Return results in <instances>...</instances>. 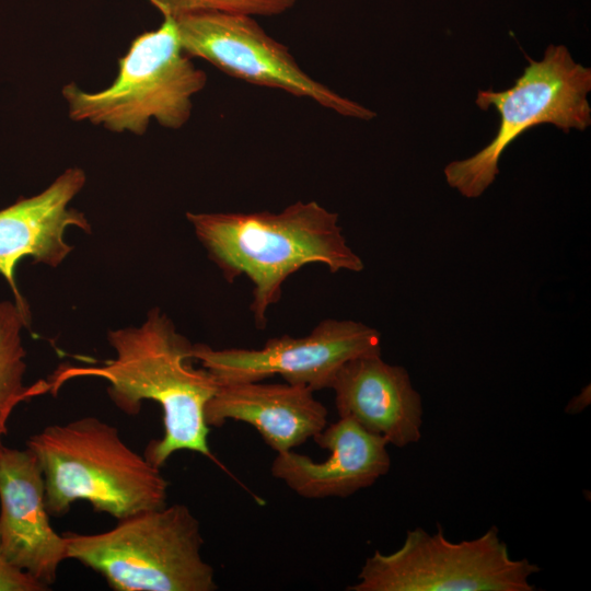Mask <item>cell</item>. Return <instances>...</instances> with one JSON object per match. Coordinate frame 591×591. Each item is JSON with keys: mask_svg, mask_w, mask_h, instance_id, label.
<instances>
[{"mask_svg": "<svg viewBox=\"0 0 591 591\" xmlns=\"http://www.w3.org/2000/svg\"><path fill=\"white\" fill-rule=\"evenodd\" d=\"M49 518L35 454L0 443V546L13 566L48 588L68 559L65 536Z\"/></svg>", "mask_w": 591, "mask_h": 591, "instance_id": "obj_10", "label": "cell"}, {"mask_svg": "<svg viewBox=\"0 0 591 591\" xmlns=\"http://www.w3.org/2000/svg\"><path fill=\"white\" fill-rule=\"evenodd\" d=\"M107 339L114 358L99 366L60 368L46 383L47 390L56 392L74 378H101L108 383L109 398L124 414H139L143 401L161 406L164 433L151 440L143 454L152 465L161 468L182 450L217 462L208 443L205 407L218 381L204 367H194V344L158 308L140 326L108 331Z\"/></svg>", "mask_w": 591, "mask_h": 591, "instance_id": "obj_1", "label": "cell"}, {"mask_svg": "<svg viewBox=\"0 0 591 591\" xmlns=\"http://www.w3.org/2000/svg\"><path fill=\"white\" fill-rule=\"evenodd\" d=\"M331 389L338 417L352 419L397 448L420 440L421 396L405 368L385 362L381 355L361 356L339 369Z\"/></svg>", "mask_w": 591, "mask_h": 591, "instance_id": "obj_13", "label": "cell"}, {"mask_svg": "<svg viewBox=\"0 0 591 591\" xmlns=\"http://www.w3.org/2000/svg\"><path fill=\"white\" fill-rule=\"evenodd\" d=\"M85 183L82 169L69 167L39 194L20 198L0 210V274L11 288L15 304L28 318V304L15 281L16 265L31 256L35 263L57 267L73 250L65 240L66 230L76 227L91 233L84 213L70 207Z\"/></svg>", "mask_w": 591, "mask_h": 591, "instance_id": "obj_11", "label": "cell"}, {"mask_svg": "<svg viewBox=\"0 0 591 591\" xmlns=\"http://www.w3.org/2000/svg\"><path fill=\"white\" fill-rule=\"evenodd\" d=\"M528 61L511 88L477 93L479 108H496L499 127L480 151L445 166L447 183L464 197H479L493 184L503 151L530 128L552 124L569 132L572 128L584 130L591 124L589 67L576 62L564 45H549L541 60L528 57Z\"/></svg>", "mask_w": 591, "mask_h": 591, "instance_id": "obj_6", "label": "cell"}, {"mask_svg": "<svg viewBox=\"0 0 591 591\" xmlns=\"http://www.w3.org/2000/svg\"><path fill=\"white\" fill-rule=\"evenodd\" d=\"M329 451L323 462L292 450L274 459L271 475L305 499L347 498L372 486L391 468L387 441L350 418H340L314 438Z\"/></svg>", "mask_w": 591, "mask_h": 591, "instance_id": "obj_12", "label": "cell"}, {"mask_svg": "<svg viewBox=\"0 0 591 591\" xmlns=\"http://www.w3.org/2000/svg\"><path fill=\"white\" fill-rule=\"evenodd\" d=\"M49 588L13 566L0 546V591H46Z\"/></svg>", "mask_w": 591, "mask_h": 591, "instance_id": "obj_17", "label": "cell"}, {"mask_svg": "<svg viewBox=\"0 0 591 591\" xmlns=\"http://www.w3.org/2000/svg\"><path fill=\"white\" fill-rule=\"evenodd\" d=\"M15 302H0V443L8 433V421L14 408L23 401L47 391L44 382L33 386L24 384L26 351L22 343L23 327H30Z\"/></svg>", "mask_w": 591, "mask_h": 591, "instance_id": "obj_15", "label": "cell"}, {"mask_svg": "<svg viewBox=\"0 0 591 591\" xmlns=\"http://www.w3.org/2000/svg\"><path fill=\"white\" fill-rule=\"evenodd\" d=\"M192 355L218 382L263 381L278 374L285 382L317 391L331 389L349 360L381 355V335L361 322L327 318L306 336L269 338L260 349L194 344Z\"/></svg>", "mask_w": 591, "mask_h": 591, "instance_id": "obj_9", "label": "cell"}, {"mask_svg": "<svg viewBox=\"0 0 591 591\" xmlns=\"http://www.w3.org/2000/svg\"><path fill=\"white\" fill-rule=\"evenodd\" d=\"M162 14L172 18L199 12L222 11L248 15H278L292 8L297 0H150Z\"/></svg>", "mask_w": 591, "mask_h": 591, "instance_id": "obj_16", "label": "cell"}, {"mask_svg": "<svg viewBox=\"0 0 591 591\" xmlns=\"http://www.w3.org/2000/svg\"><path fill=\"white\" fill-rule=\"evenodd\" d=\"M301 384L262 381L218 382L205 407L208 427L228 420L251 425L277 453L292 450L318 434L327 424V408Z\"/></svg>", "mask_w": 591, "mask_h": 591, "instance_id": "obj_14", "label": "cell"}, {"mask_svg": "<svg viewBox=\"0 0 591 591\" xmlns=\"http://www.w3.org/2000/svg\"><path fill=\"white\" fill-rule=\"evenodd\" d=\"M253 15L199 11L174 16L183 51L250 84L306 97L339 115L370 120L375 113L311 78L289 48L269 36Z\"/></svg>", "mask_w": 591, "mask_h": 591, "instance_id": "obj_8", "label": "cell"}, {"mask_svg": "<svg viewBox=\"0 0 591 591\" xmlns=\"http://www.w3.org/2000/svg\"><path fill=\"white\" fill-rule=\"evenodd\" d=\"M67 558L100 573L115 591H215L201 554L198 519L182 503L141 511L111 530L63 533Z\"/></svg>", "mask_w": 591, "mask_h": 591, "instance_id": "obj_4", "label": "cell"}, {"mask_svg": "<svg viewBox=\"0 0 591 591\" xmlns=\"http://www.w3.org/2000/svg\"><path fill=\"white\" fill-rule=\"evenodd\" d=\"M163 18L157 30L134 38L106 89L89 92L73 82L62 88L72 120L137 136L152 119L167 129L189 120L193 97L206 86L207 74L183 51L173 18Z\"/></svg>", "mask_w": 591, "mask_h": 591, "instance_id": "obj_5", "label": "cell"}, {"mask_svg": "<svg viewBox=\"0 0 591 591\" xmlns=\"http://www.w3.org/2000/svg\"><path fill=\"white\" fill-rule=\"evenodd\" d=\"M540 567L514 559L498 529L451 542L438 524L434 533L422 528L407 532L391 554L375 551L348 591H532L530 577Z\"/></svg>", "mask_w": 591, "mask_h": 591, "instance_id": "obj_7", "label": "cell"}, {"mask_svg": "<svg viewBox=\"0 0 591 591\" xmlns=\"http://www.w3.org/2000/svg\"><path fill=\"white\" fill-rule=\"evenodd\" d=\"M26 448L42 468L50 515H63L77 501L117 520L166 506L169 482L161 468L100 418L47 426L27 439Z\"/></svg>", "mask_w": 591, "mask_h": 591, "instance_id": "obj_3", "label": "cell"}, {"mask_svg": "<svg viewBox=\"0 0 591 591\" xmlns=\"http://www.w3.org/2000/svg\"><path fill=\"white\" fill-rule=\"evenodd\" d=\"M194 233L225 281L253 283L250 311L258 329L280 301L283 282L308 264L331 273H359L362 259L348 246L338 213L315 200H298L280 212H187Z\"/></svg>", "mask_w": 591, "mask_h": 591, "instance_id": "obj_2", "label": "cell"}]
</instances>
